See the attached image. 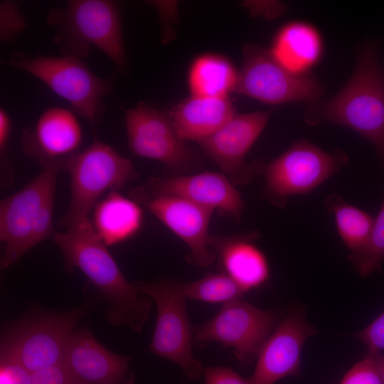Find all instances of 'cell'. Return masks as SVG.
<instances>
[{
    "label": "cell",
    "mask_w": 384,
    "mask_h": 384,
    "mask_svg": "<svg viewBox=\"0 0 384 384\" xmlns=\"http://www.w3.org/2000/svg\"><path fill=\"white\" fill-rule=\"evenodd\" d=\"M67 268L80 270L100 290L108 305L105 317L112 326L139 333L149 319L152 301L129 282L95 232L90 220L53 235Z\"/></svg>",
    "instance_id": "obj_1"
},
{
    "label": "cell",
    "mask_w": 384,
    "mask_h": 384,
    "mask_svg": "<svg viewBox=\"0 0 384 384\" xmlns=\"http://www.w3.org/2000/svg\"><path fill=\"white\" fill-rule=\"evenodd\" d=\"M307 124L324 120L350 128L370 142L384 164V75L370 46L358 54L352 75L329 100L309 104Z\"/></svg>",
    "instance_id": "obj_2"
},
{
    "label": "cell",
    "mask_w": 384,
    "mask_h": 384,
    "mask_svg": "<svg viewBox=\"0 0 384 384\" xmlns=\"http://www.w3.org/2000/svg\"><path fill=\"white\" fill-rule=\"evenodd\" d=\"M47 22L56 28L53 42L62 55L86 57L92 46L104 53L117 70H127L118 4L107 0H71L53 8Z\"/></svg>",
    "instance_id": "obj_3"
},
{
    "label": "cell",
    "mask_w": 384,
    "mask_h": 384,
    "mask_svg": "<svg viewBox=\"0 0 384 384\" xmlns=\"http://www.w3.org/2000/svg\"><path fill=\"white\" fill-rule=\"evenodd\" d=\"M59 165L42 171L0 203V239L5 250L0 265L5 269L37 244L54 235L53 205Z\"/></svg>",
    "instance_id": "obj_4"
},
{
    "label": "cell",
    "mask_w": 384,
    "mask_h": 384,
    "mask_svg": "<svg viewBox=\"0 0 384 384\" xmlns=\"http://www.w3.org/2000/svg\"><path fill=\"white\" fill-rule=\"evenodd\" d=\"M64 169L70 178V200L58 225L66 228L89 220L105 191H118L138 177L130 159L97 137L86 149L69 157Z\"/></svg>",
    "instance_id": "obj_5"
},
{
    "label": "cell",
    "mask_w": 384,
    "mask_h": 384,
    "mask_svg": "<svg viewBox=\"0 0 384 384\" xmlns=\"http://www.w3.org/2000/svg\"><path fill=\"white\" fill-rule=\"evenodd\" d=\"M90 305L64 311H38L10 324L1 338L0 358L31 373L63 363L75 329Z\"/></svg>",
    "instance_id": "obj_6"
},
{
    "label": "cell",
    "mask_w": 384,
    "mask_h": 384,
    "mask_svg": "<svg viewBox=\"0 0 384 384\" xmlns=\"http://www.w3.org/2000/svg\"><path fill=\"white\" fill-rule=\"evenodd\" d=\"M9 65L40 80L66 100L75 114L92 124L98 122L103 110L102 100L112 89V77H98L82 58L75 55L29 57L15 53L10 57Z\"/></svg>",
    "instance_id": "obj_7"
},
{
    "label": "cell",
    "mask_w": 384,
    "mask_h": 384,
    "mask_svg": "<svg viewBox=\"0 0 384 384\" xmlns=\"http://www.w3.org/2000/svg\"><path fill=\"white\" fill-rule=\"evenodd\" d=\"M138 291L155 302L157 318L149 350L179 366L191 380L200 378L205 368L193 353V328L186 310L181 282L171 280L133 282Z\"/></svg>",
    "instance_id": "obj_8"
},
{
    "label": "cell",
    "mask_w": 384,
    "mask_h": 384,
    "mask_svg": "<svg viewBox=\"0 0 384 384\" xmlns=\"http://www.w3.org/2000/svg\"><path fill=\"white\" fill-rule=\"evenodd\" d=\"M346 154H330L306 139H299L282 154L265 164L263 194L276 207L282 208L288 198L314 190L344 167Z\"/></svg>",
    "instance_id": "obj_9"
},
{
    "label": "cell",
    "mask_w": 384,
    "mask_h": 384,
    "mask_svg": "<svg viewBox=\"0 0 384 384\" xmlns=\"http://www.w3.org/2000/svg\"><path fill=\"white\" fill-rule=\"evenodd\" d=\"M243 61L234 92L262 102L280 105L321 100L324 88L310 73L298 75L282 66L270 50L258 45L243 47Z\"/></svg>",
    "instance_id": "obj_10"
},
{
    "label": "cell",
    "mask_w": 384,
    "mask_h": 384,
    "mask_svg": "<svg viewBox=\"0 0 384 384\" xmlns=\"http://www.w3.org/2000/svg\"><path fill=\"white\" fill-rule=\"evenodd\" d=\"M123 111L128 146L134 154L160 161L174 176L200 164L196 151L178 134L169 112L143 101Z\"/></svg>",
    "instance_id": "obj_11"
},
{
    "label": "cell",
    "mask_w": 384,
    "mask_h": 384,
    "mask_svg": "<svg viewBox=\"0 0 384 384\" xmlns=\"http://www.w3.org/2000/svg\"><path fill=\"white\" fill-rule=\"evenodd\" d=\"M277 320L274 313L238 299L224 304L213 317L195 326L193 339L232 347L240 364L247 366L257 358Z\"/></svg>",
    "instance_id": "obj_12"
},
{
    "label": "cell",
    "mask_w": 384,
    "mask_h": 384,
    "mask_svg": "<svg viewBox=\"0 0 384 384\" xmlns=\"http://www.w3.org/2000/svg\"><path fill=\"white\" fill-rule=\"evenodd\" d=\"M272 111L236 113L217 132L198 142L233 183L245 185L263 174L265 164L262 161L248 162L245 156L265 128Z\"/></svg>",
    "instance_id": "obj_13"
},
{
    "label": "cell",
    "mask_w": 384,
    "mask_h": 384,
    "mask_svg": "<svg viewBox=\"0 0 384 384\" xmlns=\"http://www.w3.org/2000/svg\"><path fill=\"white\" fill-rule=\"evenodd\" d=\"M133 200L157 196H173L185 198L236 221L241 218L244 201L233 183L223 174L204 171L191 175L151 177L146 183L130 191Z\"/></svg>",
    "instance_id": "obj_14"
},
{
    "label": "cell",
    "mask_w": 384,
    "mask_h": 384,
    "mask_svg": "<svg viewBox=\"0 0 384 384\" xmlns=\"http://www.w3.org/2000/svg\"><path fill=\"white\" fill-rule=\"evenodd\" d=\"M144 206L188 246L190 264L206 267L216 258L209 246V224L213 210L183 198L157 196L137 201Z\"/></svg>",
    "instance_id": "obj_15"
},
{
    "label": "cell",
    "mask_w": 384,
    "mask_h": 384,
    "mask_svg": "<svg viewBox=\"0 0 384 384\" xmlns=\"http://www.w3.org/2000/svg\"><path fill=\"white\" fill-rule=\"evenodd\" d=\"M316 333L300 310L292 311L261 348L250 377L252 384H274L284 378L299 375L303 346Z\"/></svg>",
    "instance_id": "obj_16"
},
{
    "label": "cell",
    "mask_w": 384,
    "mask_h": 384,
    "mask_svg": "<svg viewBox=\"0 0 384 384\" xmlns=\"http://www.w3.org/2000/svg\"><path fill=\"white\" fill-rule=\"evenodd\" d=\"M82 138L75 114L55 107L45 110L33 127L23 130L21 144L24 152L42 167L59 165L64 169L68 158L78 152Z\"/></svg>",
    "instance_id": "obj_17"
},
{
    "label": "cell",
    "mask_w": 384,
    "mask_h": 384,
    "mask_svg": "<svg viewBox=\"0 0 384 384\" xmlns=\"http://www.w3.org/2000/svg\"><path fill=\"white\" fill-rule=\"evenodd\" d=\"M131 360L105 348L83 326L73 334L63 363L81 384H134Z\"/></svg>",
    "instance_id": "obj_18"
},
{
    "label": "cell",
    "mask_w": 384,
    "mask_h": 384,
    "mask_svg": "<svg viewBox=\"0 0 384 384\" xmlns=\"http://www.w3.org/2000/svg\"><path fill=\"white\" fill-rule=\"evenodd\" d=\"M257 231L232 236L210 235L209 246L215 252L223 273L245 292L267 282L270 268L264 253L255 245Z\"/></svg>",
    "instance_id": "obj_19"
},
{
    "label": "cell",
    "mask_w": 384,
    "mask_h": 384,
    "mask_svg": "<svg viewBox=\"0 0 384 384\" xmlns=\"http://www.w3.org/2000/svg\"><path fill=\"white\" fill-rule=\"evenodd\" d=\"M179 136L199 142L220 129L235 114L228 97L191 95L169 112Z\"/></svg>",
    "instance_id": "obj_20"
},
{
    "label": "cell",
    "mask_w": 384,
    "mask_h": 384,
    "mask_svg": "<svg viewBox=\"0 0 384 384\" xmlns=\"http://www.w3.org/2000/svg\"><path fill=\"white\" fill-rule=\"evenodd\" d=\"M270 53L285 69L292 73H309L323 54L319 32L312 25L294 21L284 25L275 35Z\"/></svg>",
    "instance_id": "obj_21"
},
{
    "label": "cell",
    "mask_w": 384,
    "mask_h": 384,
    "mask_svg": "<svg viewBox=\"0 0 384 384\" xmlns=\"http://www.w3.org/2000/svg\"><path fill=\"white\" fill-rule=\"evenodd\" d=\"M144 213L139 204L117 191H110L94 207L92 226L107 246L124 242L141 230Z\"/></svg>",
    "instance_id": "obj_22"
},
{
    "label": "cell",
    "mask_w": 384,
    "mask_h": 384,
    "mask_svg": "<svg viewBox=\"0 0 384 384\" xmlns=\"http://www.w3.org/2000/svg\"><path fill=\"white\" fill-rule=\"evenodd\" d=\"M238 73L225 58L213 54L203 55L192 63L188 86L192 96L228 97L234 91Z\"/></svg>",
    "instance_id": "obj_23"
},
{
    "label": "cell",
    "mask_w": 384,
    "mask_h": 384,
    "mask_svg": "<svg viewBox=\"0 0 384 384\" xmlns=\"http://www.w3.org/2000/svg\"><path fill=\"white\" fill-rule=\"evenodd\" d=\"M325 205L333 214L337 231L351 251L350 255L361 252L371 235L374 223L372 215L346 202L337 194L328 196Z\"/></svg>",
    "instance_id": "obj_24"
},
{
    "label": "cell",
    "mask_w": 384,
    "mask_h": 384,
    "mask_svg": "<svg viewBox=\"0 0 384 384\" xmlns=\"http://www.w3.org/2000/svg\"><path fill=\"white\" fill-rule=\"evenodd\" d=\"M181 287L186 299L223 304L241 299L245 293L223 272L209 273L193 282H181Z\"/></svg>",
    "instance_id": "obj_25"
},
{
    "label": "cell",
    "mask_w": 384,
    "mask_h": 384,
    "mask_svg": "<svg viewBox=\"0 0 384 384\" xmlns=\"http://www.w3.org/2000/svg\"><path fill=\"white\" fill-rule=\"evenodd\" d=\"M348 259L361 276H367L381 268L384 261V200L375 218L370 238L365 248Z\"/></svg>",
    "instance_id": "obj_26"
},
{
    "label": "cell",
    "mask_w": 384,
    "mask_h": 384,
    "mask_svg": "<svg viewBox=\"0 0 384 384\" xmlns=\"http://www.w3.org/2000/svg\"><path fill=\"white\" fill-rule=\"evenodd\" d=\"M26 26L24 16L16 4L3 1L0 4V38L1 42L13 41Z\"/></svg>",
    "instance_id": "obj_27"
},
{
    "label": "cell",
    "mask_w": 384,
    "mask_h": 384,
    "mask_svg": "<svg viewBox=\"0 0 384 384\" xmlns=\"http://www.w3.org/2000/svg\"><path fill=\"white\" fill-rule=\"evenodd\" d=\"M339 384H383L376 364L371 355L356 363L343 376Z\"/></svg>",
    "instance_id": "obj_28"
},
{
    "label": "cell",
    "mask_w": 384,
    "mask_h": 384,
    "mask_svg": "<svg viewBox=\"0 0 384 384\" xmlns=\"http://www.w3.org/2000/svg\"><path fill=\"white\" fill-rule=\"evenodd\" d=\"M356 337L366 346L368 354L384 351V311L361 331Z\"/></svg>",
    "instance_id": "obj_29"
},
{
    "label": "cell",
    "mask_w": 384,
    "mask_h": 384,
    "mask_svg": "<svg viewBox=\"0 0 384 384\" xmlns=\"http://www.w3.org/2000/svg\"><path fill=\"white\" fill-rule=\"evenodd\" d=\"M33 384H81L64 363L32 373Z\"/></svg>",
    "instance_id": "obj_30"
},
{
    "label": "cell",
    "mask_w": 384,
    "mask_h": 384,
    "mask_svg": "<svg viewBox=\"0 0 384 384\" xmlns=\"http://www.w3.org/2000/svg\"><path fill=\"white\" fill-rule=\"evenodd\" d=\"M0 384H33L32 373L13 360L0 358Z\"/></svg>",
    "instance_id": "obj_31"
},
{
    "label": "cell",
    "mask_w": 384,
    "mask_h": 384,
    "mask_svg": "<svg viewBox=\"0 0 384 384\" xmlns=\"http://www.w3.org/2000/svg\"><path fill=\"white\" fill-rule=\"evenodd\" d=\"M206 384H252L249 378H244L229 367L205 368Z\"/></svg>",
    "instance_id": "obj_32"
},
{
    "label": "cell",
    "mask_w": 384,
    "mask_h": 384,
    "mask_svg": "<svg viewBox=\"0 0 384 384\" xmlns=\"http://www.w3.org/2000/svg\"><path fill=\"white\" fill-rule=\"evenodd\" d=\"M11 131V121L9 113L4 108L0 109V153L1 163L3 164V169L6 166L7 169H11L9 166V162L6 157V150L10 139Z\"/></svg>",
    "instance_id": "obj_33"
},
{
    "label": "cell",
    "mask_w": 384,
    "mask_h": 384,
    "mask_svg": "<svg viewBox=\"0 0 384 384\" xmlns=\"http://www.w3.org/2000/svg\"><path fill=\"white\" fill-rule=\"evenodd\" d=\"M369 355H371L375 359L384 384V355L380 353Z\"/></svg>",
    "instance_id": "obj_34"
}]
</instances>
